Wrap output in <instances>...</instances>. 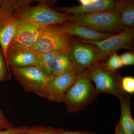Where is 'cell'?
<instances>
[{
    "mask_svg": "<svg viewBox=\"0 0 134 134\" xmlns=\"http://www.w3.org/2000/svg\"><path fill=\"white\" fill-rule=\"evenodd\" d=\"M99 93L90 77V68L80 70L75 82L65 97L64 103L67 111L75 113L84 110Z\"/></svg>",
    "mask_w": 134,
    "mask_h": 134,
    "instance_id": "1",
    "label": "cell"
},
{
    "mask_svg": "<svg viewBox=\"0 0 134 134\" xmlns=\"http://www.w3.org/2000/svg\"><path fill=\"white\" fill-rule=\"evenodd\" d=\"M71 16L70 23L86 26L99 32H114L119 33L126 28L122 25L119 15L114 10Z\"/></svg>",
    "mask_w": 134,
    "mask_h": 134,
    "instance_id": "2",
    "label": "cell"
},
{
    "mask_svg": "<svg viewBox=\"0 0 134 134\" xmlns=\"http://www.w3.org/2000/svg\"><path fill=\"white\" fill-rule=\"evenodd\" d=\"M37 5L30 6L25 10L22 19L41 27L70 22L72 16L50 8L48 2L39 1Z\"/></svg>",
    "mask_w": 134,
    "mask_h": 134,
    "instance_id": "3",
    "label": "cell"
},
{
    "mask_svg": "<svg viewBox=\"0 0 134 134\" xmlns=\"http://www.w3.org/2000/svg\"><path fill=\"white\" fill-rule=\"evenodd\" d=\"M11 74L26 92L44 98L45 91L49 78L38 66L24 68L10 67Z\"/></svg>",
    "mask_w": 134,
    "mask_h": 134,
    "instance_id": "4",
    "label": "cell"
},
{
    "mask_svg": "<svg viewBox=\"0 0 134 134\" xmlns=\"http://www.w3.org/2000/svg\"><path fill=\"white\" fill-rule=\"evenodd\" d=\"M133 28H126L116 35L99 41H89L78 38L77 40L90 45L97 51L103 59L119 50L130 49L133 43Z\"/></svg>",
    "mask_w": 134,
    "mask_h": 134,
    "instance_id": "5",
    "label": "cell"
},
{
    "mask_svg": "<svg viewBox=\"0 0 134 134\" xmlns=\"http://www.w3.org/2000/svg\"><path fill=\"white\" fill-rule=\"evenodd\" d=\"M90 68V77L97 91L110 93L119 98L124 92L121 85L120 76L108 71L104 65Z\"/></svg>",
    "mask_w": 134,
    "mask_h": 134,
    "instance_id": "6",
    "label": "cell"
},
{
    "mask_svg": "<svg viewBox=\"0 0 134 134\" xmlns=\"http://www.w3.org/2000/svg\"><path fill=\"white\" fill-rule=\"evenodd\" d=\"M71 36L53 29L51 26L41 27L38 39L30 48L40 53L68 50Z\"/></svg>",
    "mask_w": 134,
    "mask_h": 134,
    "instance_id": "7",
    "label": "cell"
},
{
    "mask_svg": "<svg viewBox=\"0 0 134 134\" xmlns=\"http://www.w3.org/2000/svg\"><path fill=\"white\" fill-rule=\"evenodd\" d=\"M80 70H74L49 78L44 93V98L58 103H64L66 95L77 79Z\"/></svg>",
    "mask_w": 134,
    "mask_h": 134,
    "instance_id": "8",
    "label": "cell"
},
{
    "mask_svg": "<svg viewBox=\"0 0 134 134\" xmlns=\"http://www.w3.org/2000/svg\"><path fill=\"white\" fill-rule=\"evenodd\" d=\"M68 53L75 68L78 70L88 68L104 59L93 47L78 40L71 39Z\"/></svg>",
    "mask_w": 134,
    "mask_h": 134,
    "instance_id": "9",
    "label": "cell"
},
{
    "mask_svg": "<svg viewBox=\"0 0 134 134\" xmlns=\"http://www.w3.org/2000/svg\"><path fill=\"white\" fill-rule=\"evenodd\" d=\"M6 60L9 68L38 65L37 52L19 46H9L7 52Z\"/></svg>",
    "mask_w": 134,
    "mask_h": 134,
    "instance_id": "10",
    "label": "cell"
},
{
    "mask_svg": "<svg viewBox=\"0 0 134 134\" xmlns=\"http://www.w3.org/2000/svg\"><path fill=\"white\" fill-rule=\"evenodd\" d=\"M56 30L71 36H75L83 40L99 41L108 38L112 36L111 34L100 32L82 25L69 23L51 25Z\"/></svg>",
    "mask_w": 134,
    "mask_h": 134,
    "instance_id": "11",
    "label": "cell"
},
{
    "mask_svg": "<svg viewBox=\"0 0 134 134\" xmlns=\"http://www.w3.org/2000/svg\"><path fill=\"white\" fill-rule=\"evenodd\" d=\"M41 29V26L37 25L23 20L18 25L10 45L31 48L38 38Z\"/></svg>",
    "mask_w": 134,
    "mask_h": 134,
    "instance_id": "12",
    "label": "cell"
},
{
    "mask_svg": "<svg viewBox=\"0 0 134 134\" xmlns=\"http://www.w3.org/2000/svg\"><path fill=\"white\" fill-rule=\"evenodd\" d=\"M115 2L114 0H93L92 2L86 5L67 7H53L52 8L70 15L90 14L114 10Z\"/></svg>",
    "mask_w": 134,
    "mask_h": 134,
    "instance_id": "13",
    "label": "cell"
},
{
    "mask_svg": "<svg viewBox=\"0 0 134 134\" xmlns=\"http://www.w3.org/2000/svg\"><path fill=\"white\" fill-rule=\"evenodd\" d=\"M119 99L121 115L118 123L126 134H134V120L131 111L130 97L124 92Z\"/></svg>",
    "mask_w": 134,
    "mask_h": 134,
    "instance_id": "14",
    "label": "cell"
},
{
    "mask_svg": "<svg viewBox=\"0 0 134 134\" xmlns=\"http://www.w3.org/2000/svg\"><path fill=\"white\" fill-rule=\"evenodd\" d=\"M23 20L9 19L0 21V47L6 60L8 48L14 36L17 27Z\"/></svg>",
    "mask_w": 134,
    "mask_h": 134,
    "instance_id": "15",
    "label": "cell"
},
{
    "mask_svg": "<svg viewBox=\"0 0 134 134\" xmlns=\"http://www.w3.org/2000/svg\"><path fill=\"white\" fill-rule=\"evenodd\" d=\"M114 10L119 15L124 27L133 28L134 25V1H115Z\"/></svg>",
    "mask_w": 134,
    "mask_h": 134,
    "instance_id": "16",
    "label": "cell"
},
{
    "mask_svg": "<svg viewBox=\"0 0 134 134\" xmlns=\"http://www.w3.org/2000/svg\"><path fill=\"white\" fill-rule=\"evenodd\" d=\"M77 69L70 57L68 50L57 51L53 62V75H59Z\"/></svg>",
    "mask_w": 134,
    "mask_h": 134,
    "instance_id": "17",
    "label": "cell"
},
{
    "mask_svg": "<svg viewBox=\"0 0 134 134\" xmlns=\"http://www.w3.org/2000/svg\"><path fill=\"white\" fill-rule=\"evenodd\" d=\"M57 51L48 53L37 52L38 66L49 78L53 76L52 68L54 58Z\"/></svg>",
    "mask_w": 134,
    "mask_h": 134,
    "instance_id": "18",
    "label": "cell"
},
{
    "mask_svg": "<svg viewBox=\"0 0 134 134\" xmlns=\"http://www.w3.org/2000/svg\"><path fill=\"white\" fill-rule=\"evenodd\" d=\"M61 128L36 125L29 127L28 131L22 134H58Z\"/></svg>",
    "mask_w": 134,
    "mask_h": 134,
    "instance_id": "19",
    "label": "cell"
},
{
    "mask_svg": "<svg viewBox=\"0 0 134 134\" xmlns=\"http://www.w3.org/2000/svg\"><path fill=\"white\" fill-rule=\"evenodd\" d=\"M104 66L106 69L111 72L117 71L123 66L120 55H118L116 53L110 55V58L105 64H104Z\"/></svg>",
    "mask_w": 134,
    "mask_h": 134,
    "instance_id": "20",
    "label": "cell"
},
{
    "mask_svg": "<svg viewBox=\"0 0 134 134\" xmlns=\"http://www.w3.org/2000/svg\"><path fill=\"white\" fill-rule=\"evenodd\" d=\"M11 75L9 67L8 66L3 52L0 47V83L9 80Z\"/></svg>",
    "mask_w": 134,
    "mask_h": 134,
    "instance_id": "21",
    "label": "cell"
},
{
    "mask_svg": "<svg viewBox=\"0 0 134 134\" xmlns=\"http://www.w3.org/2000/svg\"><path fill=\"white\" fill-rule=\"evenodd\" d=\"M121 85L123 91L129 94L134 93V78L133 77L127 76L121 78Z\"/></svg>",
    "mask_w": 134,
    "mask_h": 134,
    "instance_id": "22",
    "label": "cell"
},
{
    "mask_svg": "<svg viewBox=\"0 0 134 134\" xmlns=\"http://www.w3.org/2000/svg\"><path fill=\"white\" fill-rule=\"evenodd\" d=\"M29 127L26 126H21L17 127H12L10 128L0 130V134H22L26 133Z\"/></svg>",
    "mask_w": 134,
    "mask_h": 134,
    "instance_id": "23",
    "label": "cell"
},
{
    "mask_svg": "<svg viewBox=\"0 0 134 134\" xmlns=\"http://www.w3.org/2000/svg\"><path fill=\"white\" fill-rule=\"evenodd\" d=\"M123 66H130L134 64V55L133 53L126 52L120 55Z\"/></svg>",
    "mask_w": 134,
    "mask_h": 134,
    "instance_id": "24",
    "label": "cell"
},
{
    "mask_svg": "<svg viewBox=\"0 0 134 134\" xmlns=\"http://www.w3.org/2000/svg\"><path fill=\"white\" fill-rule=\"evenodd\" d=\"M14 125L5 117L2 110L0 108V130H4L14 127Z\"/></svg>",
    "mask_w": 134,
    "mask_h": 134,
    "instance_id": "25",
    "label": "cell"
},
{
    "mask_svg": "<svg viewBox=\"0 0 134 134\" xmlns=\"http://www.w3.org/2000/svg\"><path fill=\"white\" fill-rule=\"evenodd\" d=\"M58 134H98L96 132L90 130H77V131H71L65 130L61 129Z\"/></svg>",
    "mask_w": 134,
    "mask_h": 134,
    "instance_id": "26",
    "label": "cell"
},
{
    "mask_svg": "<svg viewBox=\"0 0 134 134\" xmlns=\"http://www.w3.org/2000/svg\"><path fill=\"white\" fill-rule=\"evenodd\" d=\"M114 134H126L123 131L119 123L115 126Z\"/></svg>",
    "mask_w": 134,
    "mask_h": 134,
    "instance_id": "27",
    "label": "cell"
},
{
    "mask_svg": "<svg viewBox=\"0 0 134 134\" xmlns=\"http://www.w3.org/2000/svg\"><path fill=\"white\" fill-rule=\"evenodd\" d=\"M93 1V0H79V1L81 5H86L91 3Z\"/></svg>",
    "mask_w": 134,
    "mask_h": 134,
    "instance_id": "28",
    "label": "cell"
},
{
    "mask_svg": "<svg viewBox=\"0 0 134 134\" xmlns=\"http://www.w3.org/2000/svg\"><path fill=\"white\" fill-rule=\"evenodd\" d=\"M2 1L0 0V7H1V5L2 3Z\"/></svg>",
    "mask_w": 134,
    "mask_h": 134,
    "instance_id": "29",
    "label": "cell"
}]
</instances>
